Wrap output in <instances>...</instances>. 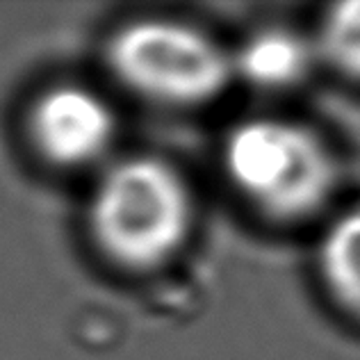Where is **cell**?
Instances as JSON below:
<instances>
[{
  "instance_id": "2",
  "label": "cell",
  "mask_w": 360,
  "mask_h": 360,
  "mask_svg": "<svg viewBox=\"0 0 360 360\" xmlns=\"http://www.w3.org/2000/svg\"><path fill=\"white\" fill-rule=\"evenodd\" d=\"M224 174L246 203L274 221L317 214L335 189V158L312 128L258 117L238 123L221 146Z\"/></svg>"
},
{
  "instance_id": "1",
  "label": "cell",
  "mask_w": 360,
  "mask_h": 360,
  "mask_svg": "<svg viewBox=\"0 0 360 360\" xmlns=\"http://www.w3.org/2000/svg\"><path fill=\"white\" fill-rule=\"evenodd\" d=\"M192 217V194L183 176L150 155L112 165L87 203L91 242L128 271H150L172 260L183 249Z\"/></svg>"
},
{
  "instance_id": "7",
  "label": "cell",
  "mask_w": 360,
  "mask_h": 360,
  "mask_svg": "<svg viewBox=\"0 0 360 360\" xmlns=\"http://www.w3.org/2000/svg\"><path fill=\"white\" fill-rule=\"evenodd\" d=\"M315 46L319 58L340 73L360 80V0L328 7Z\"/></svg>"
},
{
  "instance_id": "3",
  "label": "cell",
  "mask_w": 360,
  "mask_h": 360,
  "mask_svg": "<svg viewBox=\"0 0 360 360\" xmlns=\"http://www.w3.org/2000/svg\"><path fill=\"white\" fill-rule=\"evenodd\" d=\"M105 62L126 89L172 108L210 103L235 78L231 53L210 34L155 16L121 25L105 46Z\"/></svg>"
},
{
  "instance_id": "5",
  "label": "cell",
  "mask_w": 360,
  "mask_h": 360,
  "mask_svg": "<svg viewBox=\"0 0 360 360\" xmlns=\"http://www.w3.org/2000/svg\"><path fill=\"white\" fill-rule=\"evenodd\" d=\"M317 46L288 27H267L251 34L238 53H231L233 75L255 89L283 91L312 73Z\"/></svg>"
},
{
  "instance_id": "6",
  "label": "cell",
  "mask_w": 360,
  "mask_h": 360,
  "mask_svg": "<svg viewBox=\"0 0 360 360\" xmlns=\"http://www.w3.org/2000/svg\"><path fill=\"white\" fill-rule=\"evenodd\" d=\"M317 267L328 295L360 319V210L340 214L317 246Z\"/></svg>"
},
{
  "instance_id": "4",
  "label": "cell",
  "mask_w": 360,
  "mask_h": 360,
  "mask_svg": "<svg viewBox=\"0 0 360 360\" xmlns=\"http://www.w3.org/2000/svg\"><path fill=\"white\" fill-rule=\"evenodd\" d=\"M27 137L44 162L80 169L108 155L117 137V117L96 91L55 84L30 105Z\"/></svg>"
}]
</instances>
